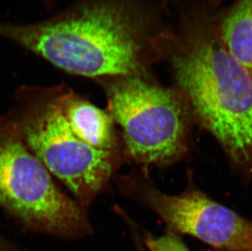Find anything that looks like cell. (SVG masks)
Masks as SVG:
<instances>
[{"mask_svg": "<svg viewBox=\"0 0 252 251\" xmlns=\"http://www.w3.org/2000/svg\"><path fill=\"white\" fill-rule=\"evenodd\" d=\"M144 241L149 251H190L178 235L171 232L158 237L147 235Z\"/></svg>", "mask_w": 252, "mask_h": 251, "instance_id": "9", "label": "cell"}, {"mask_svg": "<svg viewBox=\"0 0 252 251\" xmlns=\"http://www.w3.org/2000/svg\"><path fill=\"white\" fill-rule=\"evenodd\" d=\"M60 95L61 84L23 86L7 114L27 147L88 212L110 184L123 154L96 150L79 140L62 111Z\"/></svg>", "mask_w": 252, "mask_h": 251, "instance_id": "3", "label": "cell"}, {"mask_svg": "<svg viewBox=\"0 0 252 251\" xmlns=\"http://www.w3.org/2000/svg\"><path fill=\"white\" fill-rule=\"evenodd\" d=\"M0 251H15L12 245L7 242V240L0 234Z\"/></svg>", "mask_w": 252, "mask_h": 251, "instance_id": "10", "label": "cell"}, {"mask_svg": "<svg viewBox=\"0 0 252 251\" xmlns=\"http://www.w3.org/2000/svg\"><path fill=\"white\" fill-rule=\"evenodd\" d=\"M121 186L154 211L169 232L189 235L217 251H252V221L193 185L180 194H167L141 172L122 178Z\"/></svg>", "mask_w": 252, "mask_h": 251, "instance_id": "6", "label": "cell"}, {"mask_svg": "<svg viewBox=\"0 0 252 251\" xmlns=\"http://www.w3.org/2000/svg\"><path fill=\"white\" fill-rule=\"evenodd\" d=\"M0 206L33 232L64 238L92 232L88 211L56 185L8 114L0 115Z\"/></svg>", "mask_w": 252, "mask_h": 251, "instance_id": "5", "label": "cell"}, {"mask_svg": "<svg viewBox=\"0 0 252 251\" xmlns=\"http://www.w3.org/2000/svg\"><path fill=\"white\" fill-rule=\"evenodd\" d=\"M136 237V247H137V251H145V248L143 247V245L140 244V242H139L138 238H137V236H135Z\"/></svg>", "mask_w": 252, "mask_h": 251, "instance_id": "12", "label": "cell"}, {"mask_svg": "<svg viewBox=\"0 0 252 251\" xmlns=\"http://www.w3.org/2000/svg\"><path fill=\"white\" fill-rule=\"evenodd\" d=\"M108 111L123 130V154L143 166L167 167L187 153L191 114L178 88H167L150 73L104 78Z\"/></svg>", "mask_w": 252, "mask_h": 251, "instance_id": "4", "label": "cell"}, {"mask_svg": "<svg viewBox=\"0 0 252 251\" xmlns=\"http://www.w3.org/2000/svg\"><path fill=\"white\" fill-rule=\"evenodd\" d=\"M44 5L48 10H52L55 7L57 0H43Z\"/></svg>", "mask_w": 252, "mask_h": 251, "instance_id": "11", "label": "cell"}, {"mask_svg": "<svg viewBox=\"0 0 252 251\" xmlns=\"http://www.w3.org/2000/svg\"><path fill=\"white\" fill-rule=\"evenodd\" d=\"M172 2H173V1H172ZM164 31H163V32H164ZM163 32H162V33H163ZM161 36H162V35H161ZM159 41H160V40H159ZM158 47H159V44H158ZM158 53H159V52H158Z\"/></svg>", "mask_w": 252, "mask_h": 251, "instance_id": "13", "label": "cell"}, {"mask_svg": "<svg viewBox=\"0 0 252 251\" xmlns=\"http://www.w3.org/2000/svg\"><path fill=\"white\" fill-rule=\"evenodd\" d=\"M147 10L137 0H73L43 22L0 21V38L73 75L104 78L149 73L159 59Z\"/></svg>", "mask_w": 252, "mask_h": 251, "instance_id": "2", "label": "cell"}, {"mask_svg": "<svg viewBox=\"0 0 252 251\" xmlns=\"http://www.w3.org/2000/svg\"><path fill=\"white\" fill-rule=\"evenodd\" d=\"M220 35L227 49L252 78V0H236L223 10Z\"/></svg>", "mask_w": 252, "mask_h": 251, "instance_id": "8", "label": "cell"}, {"mask_svg": "<svg viewBox=\"0 0 252 251\" xmlns=\"http://www.w3.org/2000/svg\"><path fill=\"white\" fill-rule=\"evenodd\" d=\"M219 6L218 0L176 6L178 22L162 35L160 59L168 62L193 119L252 179V78L222 40Z\"/></svg>", "mask_w": 252, "mask_h": 251, "instance_id": "1", "label": "cell"}, {"mask_svg": "<svg viewBox=\"0 0 252 251\" xmlns=\"http://www.w3.org/2000/svg\"><path fill=\"white\" fill-rule=\"evenodd\" d=\"M60 98L64 117L79 140L96 150L120 151L115 123L108 110L100 109L63 83Z\"/></svg>", "mask_w": 252, "mask_h": 251, "instance_id": "7", "label": "cell"}]
</instances>
